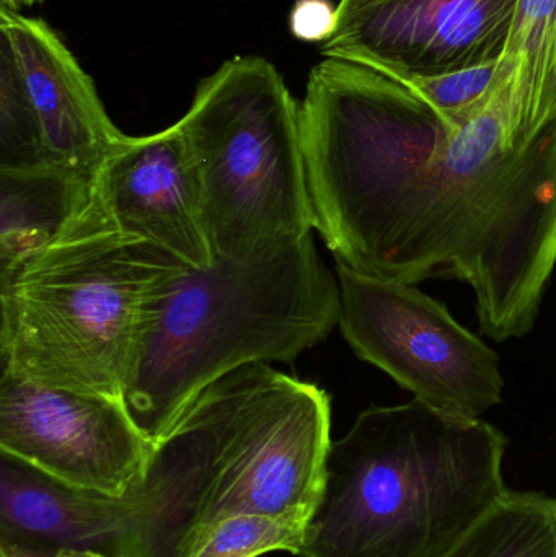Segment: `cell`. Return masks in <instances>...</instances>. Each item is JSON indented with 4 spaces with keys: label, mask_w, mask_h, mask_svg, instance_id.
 Wrapping results in <instances>:
<instances>
[{
    "label": "cell",
    "mask_w": 556,
    "mask_h": 557,
    "mask_svg": "<svg viewBox=\"0 0 556 557\" xmlns=\"http://www.w3.org/2000/svg\"><path fill=\"white\" fill-rule=\"evenodd\" d=\"M182 261L118 231L90 199L0 281V369L123 401L147 295Z\"/></svg>",
    "instance_id": "cell-4"
},
{
    "label": "cell",
    "mask_w": 556,
    "mask_h": 557,
    "mask_svg": "<svg viewBox=\"0 0 556 557\" xmlns=\"http://www.w3.org/2000/svg\"><path fill=\"white\" fill-rule=\"evenodd\" d=\"M94 193L111 224L127 237L196 270L214 261L198 172L178 123L150 136H126L98 170Z\"/></svg>",
    "instance_id": "cell-12"
},
{
    "label": "cell",
    "mask_w": 556,
    "mask_h": 557,
    "mask_svg": "<svg viewBox=\"0 0 556 557\" xmlns=\"http://www.w3.org/2000/svg\"><path fill=\"white\" fill-rule=\"evenodd\" d=\"M124 139L58 33L0 7V170L61 166L94 182Z\"/></svg>",
    "instance_id": "cell-8"
},
{
    "label": "cell",
    "mask_w": 556,
    "mask_h": 557,
    "mask_svg": "<svg viewBox=\"0 0 556 557\" xmlns=\"http://www.w3.org/2000/svg\"><path fill=\"white\" fill-rule=\"evenodd\" d=\"M512 74V64L505 58L477 67L437 75V77L405 81L434 110L453 121L469 117L506 75ZM401 82V81H400Z\"/></svg>",
    "instance_id": "cell-17"
},
{
    "label": "cell",
    "mask_w": 556,
    "mask_h": 557,
    "mask_svg": "<svg viewBox=\"0 0 556 557\" xmlns=\"http://www.w3.org/2000/svg\"><path fill=\"white\" fill-rule=\"evenodd\" d=\"M339 327L356 356L384 370L415 399L457 418L480 419L503 401L498 352L457 323L417 284L336 264Z\"/></svg>",
    "instance_id": "cell-7"
},
{
    "label": "cell",
    "mask_w": 556,
    "mask_h": 557,
    "mask_svg": "<svg viewBox=\"0 0 556 557\" xmlns=\"http://www.w3.org/2000/svg\"><path fill=\"white\" fill-rule=\"evenodd\" d=\"M512 74L464 121L358 62L310 71L300 139L313 231L336 264L467 282L483 333H531L556 264V120L519 116Z\"/></svg>",
    "instance_id": "cell-1"
},
{
    "label": "cell",
    "mask_w": 556,
    "mask_h": 557,
    "mask_svg": "<svg viewBox=\"0 0 556 557\" xmlns=\"http://www.w3.org/2000/svg\"><path fill=\"white\" fill-rule=\"evenodd\" d=\"M519 0H339L325 58L397 81L437 77L499 61Z\"/></svg>",
    "instance_id": "cell-11"
},
{
    "label": "cell",
    "mask_w": 556,
    "mask_h": 557,
    "mask_svg": "<svg viewBox=\"0 0 556 557\" xmlns=\"http://www.w3.org/2000/svg\"><path fill=\"white\" fill-rule=\"evenodd\" d=\"M41 2V0H2L0 7H5L10 10H20L22 7L35 5V3Z\"/></svg>",
    "instance_id": "cell-20"
},
{
    "label": "cell",
    "mask_w": 556,
    "mask_h": 557,
    "mask_svg": "<svg viewBox=\"0 0 556 557\" xmlns=\"http://www.w3.org/2000/svg\"><path fill=\"white\" fill-rule=\"evenodd\" d=\"M178 126L198 172L212 260H244L312 235L300 107L270 61H225L199 84Z\"/></svg>",
    "instance_id": "cell-5"
},
{
    "label": "cell",
    "mask_w": 556,
    "mask_h": 557,
    "mask_svg": "<svg viewBox=\"0 0 556 557\" xmlns=\"http://www.w3.org/2000/svg\"><path fill=\"white\" fill-rule=\"evenodd\" d=\"M0 455L74 490L124 497L149 480L157 445L121 399L2 372Z\"/></svg>",
    "instance_id": "cell-10"
},
{
    "label": "cell",
    "mask_w": 556,
    "mask_h": 557,
    "mask_svg": "<svg viewBox=\"0 0 556 557\" xmlns=\"http://www.w3.org/2000/svg\"><path fill=\"white\" fill-rule=\"evenodd\" d=\"M444 557H556V497L508 491Z\"/></svg>",
    "instance_id": "cell-15"
},
{
    "label": "cell",
    "mask_w": 556,
    "mask_h": 557,
    "mask_svg": "<svg viewBox=\"0 0 556 557\" xmlns=\"http://www.w3.org/2000/svg\"><path fill=\"white\" fill-rule=\"evenodd\" d=\"M91 186L61 166L0 170V281L64 232L90 199Z\"/></svg>",
    "instance_id": "cell-13"
},
{
    "label": "cell",
    "mask_w": 556,
    "mask_h": 557,
    "mask_svg": "<svg viewBox=\"0 0 556 557\" xmlns=\"http://www.w3.org/2000/svg\"><path fill=\"white\" fill-rule=\"evenodd\" d=\"M505 434L420 399L332 442L300 557H444L508 493Z\"/></svg>",
    "instance_id": "cell-3"
},
{
    "label": "cell",
    "mask_w": 556,
    "mask_h": 557,
    "mask_svg": "<svg viewBox=\"0 0 556 557\" xmlns=\"http://www.w3.org/2000/svg\"><path fill=\"white\" fill-rule=\"evenodd\" d=\"M195 490V460L175 434L157 447L144 487L124 497L74 490L2 455L0 539L113 557H153L170 523L182 535Z\"/></svg>",
    "instance_id": "cell-9"
},
{
    "label": "cell",
    "mask_w": 556,
    "mask_h": 557,
    "mask_svg": "<svg viewBox=\"0 0 556 557\" xmlns=\"http://www.w3.org/2000/svg\"><path fill=\"white\" fill-rule=\"evenodd\" d=\"M0 557H113L88 549L45 548L0 539Z\"/></svg>",
    "instance_id": "cell-19"
},
{
    "label": "cell",
    "mask_w": 556,
    "mask_h": 557,
    "mask_svg": "<svg viewBox=\"0 0 556 557\" xmlns=\"http://www.w3.org/2000/svg\"><path fill=\"white\" fill-rule=\"evenodd\" d=\"M172 432L196 465L195 496L176 546L231 517L307 523L312 516L333 442L332 401L313 383L267 363L244 367L206 388Z\"/></svg>",
    "instance_id": "cell-6"
},
{
    "label": "cell",
    "mask_w": 556,
    "mask_h": 557,
    "mask_svg": "<svg viewBox=\"0 0 556 557\" xmlns=\"http://www.w3.org/2000/svg\"><path fill=\"white\" fill-rule=\"evenodd\" d=\"M306 523L263 516H238L212 523L178 543L172 557H258L271 552L299 556Z\"/></svg>",
    "instance_id": "cell-16"
},
{
    "label": "cell",
    "mask_w": 556,
    "mask_h": 557,
    "mask_svg": "<svg viewBox=\"0 0 556 557\" xmlns=\"http://www.w3.org/2000/svg\"><path fill=\"white\" fill-rule=\"evenodd\" d=\"M338 12L330 0H296L289 13V29L304 42H325L335 33Z\"/></svg>",
    "instance_id": "cell-18"
},
{
    "label": "cell",
    "mask_w": 556,
    "mask_h": 557,
    "mask_svg": "<svg viewBox=\"0 0 556 557\" xmlns=\"http://www.w3.org/2000/svg\"><path fill=\"white\" fill-rule=\"evenodd\" d=\"M503 58L512 64L516 110L532 123L556 120V0H519Z\"/></svg>",
    "instance_id": "cell-14"
},
{
    "label": "cell",
    "mask_w": 556,
    "mask_h": 557,
    "mask_svg": "<svg viewBox=\"0 0 556 557\" xmlns=\"http://www.w3.org/2000/svg\"><path fill=\"white\" fill-rule=\"evenodd\" d=\"M339 314L338 277L312 235L205 270L180 263L147 295L124 408L159 447L212 383L255 363H293Z\"/></svg>",
    "instance_id": "cell-2"
}]
</instances>
